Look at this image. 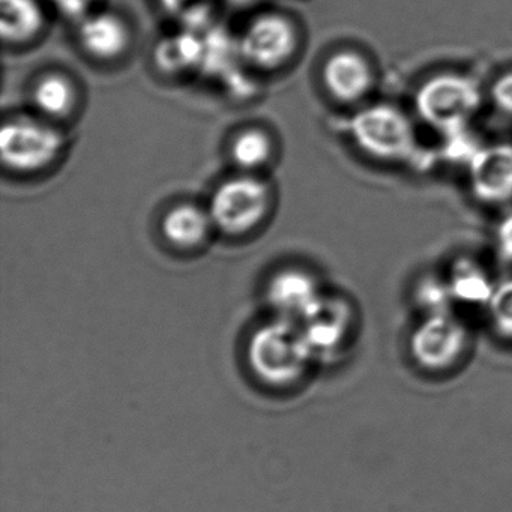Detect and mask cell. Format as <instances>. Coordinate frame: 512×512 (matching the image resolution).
I'll return each mask as SVG.
<instances>
[{"label":"cell","instance_id":"52a82bcc","mask_svg":"<svg viewBox=\"0 0 512 512\" xmlns=\"http://www.w3.org/2000/svg\"><path fill=\"white\" fill-rule=\"evenodd\" d=\"M323 83L334 100L343 104L358 103L373 88L374 76L364 56L353 50H340L326 59Z\"/></svg>","mask_w":512,"mask_h":512},{"label":"cell","instance_id":"e0dca14e","mask_svg":"<svg viewBox=\"0 0 512 512\" xmlns=\"http://www.w3.org/2000/svg\"><path fill=\"white\" fill-rule=\"evenodd\" d=\"M491 101L505 116L512 118V71L502 74L491 86Z\"/></svg>","mask_w":512,"mask_h":512},{"label":"cell","instance_id":"ba28073f","mask_svg":"<svg viewBox=\"0 0 512 512\" xmlns=\"http://www.w3.org/2000/svg\"><path fill=\"white\" fill-rule=\"evenodd\" d=\"M80 46L98 61H113L127 52L131 34L125 20L109 11L91 13L80 20Z\"/></svg>","mask_w":512,"mask_h":512},{"label":"cell","instance_id":"7a4b0ae2","mask_svg":"<svg viewBox=\"0 0 512 512\" xmlns=\"http://www.w3.org/2000/svg\"><path fill=\"white\" fill-rule=\"evenodd\" d=\"M349 133L365 155L385 163L409 160L418 148L412 121L391 104L362 107L350 119Z\"/></svg>","mask_w":512,"mask_h":512},{"label":"cell","instance_id":"277c9868","mask_svg":"<svg viewBox=\"0 0 512 512\" xmlns=\"http://www.w3.org/2000/svg\"><path fill=\"white\" fill-rule=\"evenodd\" d=\"M271 197L268 182L251 173H239L215 188L206 209L218 232L245 236L265 220Z\"/></svg>","mask_w":512,"mask_h":512},{"label":"cell","instance_id":"5b68a950","mask_svg":"<svg viewBox=\"0 0 512 512\" xmlns=\"http://www.w3.org/2000/svg\"><path fill=\"white\" fill-rule=\"evenodd\" d=\"M298 29L281 13L257 14L245 26L238 41L242 58L259 70L274 71L284 67L298 49Z\"/></svg>","mask_w":512,"mask_h":512},{"label":"cell","instance_id":"7c38bea8","mask_svg":"<svg viewBox=\"0 0 512 512\" xmlns=\"http://www.w3.org/2000/svg\"><path fill=\"white\" fill-rule=\"evenodd\" d=\"M32 103L43 118H67L77 103V91L70 77L61 73H47L32 88Z\"/></svg>","mask_w":512,"mask_h":512},{"label":"cell","instance_id":"8fae6325","mask_svg":"<svg viewBox=\"0 0 512 512\" xmlns=\"http://www.w3.org/2000/svg\"><path fill=\"white\" fill-rule=\"evenodd\" d=\"M269 299L281 310L310 313L319 302L316 280L301 269H284L269 281Z\"/></svg>","mask_w":512,"mask_h":512},{"label":"cell","instance_id":"5bb4252c","mask_svg":"<svg viewBox=\"0 0 512 512\" xmlns=\"http://www.w3.org/2000/svg\"><path fill=\"white\" fill-rule=\"evenodd\" d=\"M494 286L484 274L470 263H461L451 280V293L461 301H490Z\"/></svg>","mask_w":512,"mask_h":512},{"label":"cell","instance_id":"30bf717a","mask_svg":"<svg viewBox=\"0 0 512 512\" xmlns=\"http://www.w3.org/2000/svg\"><path fill=\"white\" fill-rule=\"evenodd\" d=\"M46 25L40 0H0V34L7 44H28Z\"/></svg>","mask_w":512,"mask_h":512},{"label":"cell","instance_id":"ffe728a7","mask_svg":"<svg viewBox=\"0 0 512 512\" xmlns=\"http://www.w3.org/2000/svg\"><path fill=\"white\" fill-rule=\"evenodd\" d=\"M188 2L190 0H160L161 7L170 11V13H178V11L184 10V8H187Z\"/></svg>","mask_w":512,"mask_h":512},{"label":"cell","instance_id":"9a60e30c","mask_svg":"<svg viewBox=\"0 0 512 512\" xmlns=\"http://www.w3.org/2000/svg\"><path fill=\"white\" fill-rule=\"evenodd\" d=\"M202 58V44L194 35H179L175 40H167L158 49L161 65H169L173 70H184Z\"/></svg>","mask_w":512,"mask_h":512},{"label":"cell","instance_id":"9c48e42d","mask_svg":"<svg viewBox=\"0 0 512 512\" xmlns=\"http://www.w3.org/2000/svg\"><path fill=\"white\" fill-rule=\"evenodd\" d=\"M160 227L172 247L193 250L209 238L214 224L208 209L193 203H178L163 215Z\"/></svg>","mask_w":512,"mask_h":512},{"label":"cell","instance_id":"3957f363","mask_svg":"<svg viewBox=\"0 0 512 512\" xmlns=\"http://www.w3.org/2000/svg\"><path fill=\"white\" fill-rule=\"evenodd\" d=\"M65 145V134L43 116H13L0 131L2 163L11 172H41L61 157Z\"/></svg>","mask_w":512,"mask_h":512},{"label":"cell","instance_id":"6da1fadb","mask_svg":"<svg viewBox=\"0 0 512 512\" xmlns=\"http://www.w3.org/2000/svg\"><path fill=\"white\" fill-rule=\"evenodd\" d=\"M481 89L469 76L442 73L419 85L415 109L428 127L443 136L466 130L481 107Z\"/></svg>","mask_w":512,"mask_h":512},{"label":"cell","instance_id":"8992f818","mask_svg":"<svg viewBox=\"0 0 512 512\" xmlns=\"http://www.w3.org/2000/svg\"><path fill=\"white\" fill-rule=\"evenodd\" d=\"M469 169L470 190L488 205H505L512 200V145L481 146Z\"/></svg>","mask_w":512,"mask_h":512},{"label":"cell","instance_id":"d6986e66","mask_svg":"<svg viewBox=\"0 0 512 512\" xmlns=\"http://www.w3.org/2000/svg\"><path fill=\"white\" fill-rule=\"evenodd\" d=\"M50 2L64 16L82 20L92 13V7L97 0H50Z\"/></svg>","mask_w":512,"mask_h":512},{"label":"cell","instance_id":"ac0fdd59","mask_svg":"<svg viewBox=\"0 0 512 512\" xmlns=\"http://www.w3.org/2000/svg\"><path fill=\"white\" fill-rule=\"evenodd\" d=\"M494 242L500 259L512 262V212L506 214L497 224Z\"/></svg>","mask_w":512,"mask_h":512},{"label":"cell","instance_id":"2e32d148","mask_svg":"<svg viewBox=\"0 0 512 512\" xmlns=\"http://www.w3.org/2000/svg\"><path fill=\"white\" fill-rule=\"evenodd\" d=\"M488 304L496 325L506 334L512 335V278L494 286Z\"/></svg>","mask_w":512,"mask_h":512},{"label":"cell","instance_id":"4fadbf2b","mask_svg":"<svg viewBox=\"0 0 512 512\" xmlns=\"http://www.w3.org/2000/svg\"><path fill=\"white\" fill-rule=\"evenodd\" d=\"M274 143L271 136L260 128L239 131L229 145V157L241 173L256 175L271 161Z\"/></svg>","mask_w":512,"mask_h":512}]
</instances>
